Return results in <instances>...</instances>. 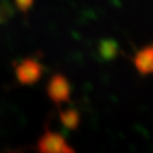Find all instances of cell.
<instances>
[{"instance_id": "obj_3", "label": "cell", "mask_w": 153, "mask_h": 153, "mask_svg": "<svg viewBox=\"0 0 153 153\" xmlns=\"http://www.w3.org/2000/svg\"><path fill=\"white\" fill-rule=\"evenodd\" d=\"M64 86V81H62V79H54L51 82L50 86V94L53 99H60L63 97V94L65 93V89L63 88Z\"/></svg>"}, {"instance_id": "obj_2", "label": "cell", "mask_w": 153, "mask_h": 153, "mask_svg": "<svg viewBox=\"0 0 153 153\" xmlns=\"http://www.w3.org/2000/svg\"><path fill=\"white\" fill-rule=\"evenodd\" d=\"M39 147L41 153H60L63 151V140L54 134H47L40 141Z\"/></svg>"}, {"instance_id": "obj_4", "label": "cell", "mask_w": 153, "mask_h": 153, "mask_svg": "<svg viewBox=\"0 0 153 153\" xmlns=\"http://www.w3.org/2000/svg\"><path fill=\"white\" fill-rule=\"evenodd\" d=\"M33 1H34V0H15L16 6H17L21 11H28V10L31 7Z\"/></svg>"}, {"instance_id": "obj_1", "label": "cell", "mask_w": 153, "mask_h": 153, "mask_svg": "<svg viewBox=\"0 0 153 153\" xmlns=\"http://www.w3.org/2000/svg\"><path fill=\"white\" fill-rule=\"evenodd\" d=\"M41 72V66L39 63L31 59L23 60L16 69L17 77L22 83H31L39 79Z\"/></svg>"}]
</instances>
